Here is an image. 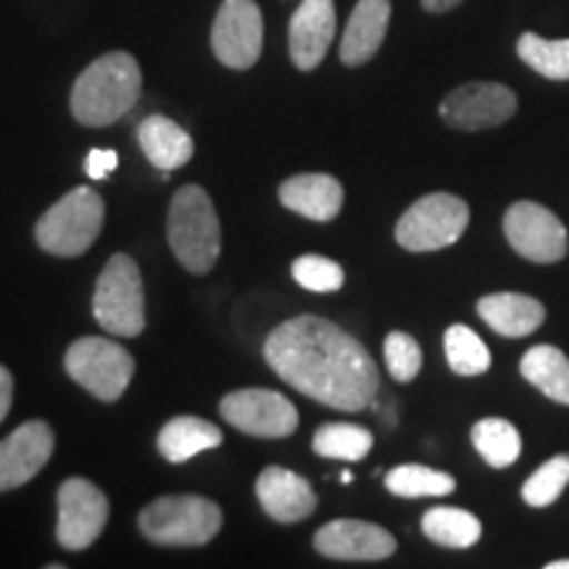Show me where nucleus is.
<instances>
[{"instance_id": "1", "label": "nucleus", "mask_w": 569, "mask_h": 569, "mask_svg": "<svg viewBox=\"0 0 569 569\" xmlns=\"http://www.w3.org/2000/svg\"><path fill=\"white\" fill-rule=\"evenodd\" d=\"M264 359L298 393L338 411L367 409L380 388V372L367 348L343 327L315 315L274 327Z\"/></svg>"}, {"instance_id": "2", "label": "nucleus", "mask_w": 569, "mask_h": 569, "mask_svg": "<svg viewBox=\"0 0 569 569\" xmlns=\"http://www.w3.org/2000/svg\"><path fill=\"white\" fill-rule=\"evenodd\" d=\"M142 71L132 53L111 51L90 63L71 88V113L84 127H109L140 101Z\"/></svg>"}, {"instance_id": "3", "label": "nucleus", "mask_w": 569, "mask_h": 569, "mask_svg": "<svg viewBox=\"0 0 569 569\" xmlns=\"http://www.w3.org/2000/svg\"><path fill=\"white\" fill-rule=\"evenodd\" d=\"M169 246L177 261L193 274H209L222 251V227L209 193L198 184H184L169 206Z\"/></svg>"}, {"instance_id": "4", "label": "nucleus", "mask_w": 569, "mask_h": 569, "mask_svg": "<svg viewBox=\"0 0 569 569\" xmlns=\"http://www.w3.org/2000/svg\"><path fill=\"white\" fill-rule=\"evenodd\" d=\"M222 509L203 496H161L140 511L138 525L151 543L193 549L222 530Z\"/></svg>"}, {"instance_id": "5", "label": "nucleus", "mask_w": 569, "mask_h": 569, "mask_svg": "<svg viewBox=\"0 0 569 569\" xmlns=\"http://www.w3.org/2000/svg\"><path fill=\"white\" fill-rule=\"evenodd\" d=\"M103 198L88 184H80L42 213L34 224V240L46 253L74 259L96 243L103 230Z\"/></svg>"}, {"instance_id": "6", "label": "nucleus", "mask_w": 569, "mask_h": 569, "mask_svg": "<svg viewBox=\"0 0 569 569\" xmlns=\"http://www.w3.org/2000/svg\"><path fill=\"white\" fill-rule=\"evenodd\" d=\"M92 315L111 336L138 338L146 330V293L132 256L117 253L103 267L92 296Z\"/></svg>"}, {"instance_id": "7", "label": "nucleus", "mask_w": 569, "mask_h": 569, "mask_svg": "<svg viewBox=\"0 0 569 569\" xmlns=\"http://www.w3.org/2000/svg\"><path fill=\"white\" fill-rule=\"evenodd\" d=\"M63 367L77 386H82L98 401L113 403L124 396L134 375L132 353L113 340L80 338L69 346Z\"/></svg>"}, {"instance_id": "8", "label": "nucleus", "mask_w": 569, "mask_h": 569, "mask_svg": "<svg viewBox=\"0 0 569 569\" xmlns=\"http://www.w3.org/2000/svg\"><path fill=\"white\" fill-rule=\"evenodd\" d=\"M469 224V206L459 196L430 193L403 211L396 224L398 246L415 253L453 246Z\"/></svg>"}, {"instance_id": "9", "label": "nucleus", "mask_w": 569, "mask_h": 569, "mask_svg": "<svg viewBox=\"0 0 569 569\" xmlns=\"http://www.w3.org/2000/svg\"><path fill=\"white\" fill-rule=\"evenodd\" d=\"M264 19L256 0H224L211 27V51L227 69L246 71L261 59Z\"/></svg>"}, {"instance_id": "10", "label": "nucleus", "mask_w": 569, "mask_h": 569, "mask_svg": "<svg viewBox=\"0 0 569 569\" xmlns=\"http://www.w3.org/2000/svg\"><path fill=\"white\" fill-rule=\"evenodd\" d=\"M503 234L522 259L536 264H557L569 251L567 227L546 206L517 201L503 213Z\"/></svg>"}, {"instance_id": "11", "label": "nucleus", "mask_w": 569, "mask_h": 569, "mask_svg": "<svg viewBox=\"0 0 569 569\" xmlns=\"http://www.w3.org/2000/svg\"><path fill=\"white\" fill-rule=\"evenodd\" d=\"M219 411L234 430L253 438H288L298 427L293 401L269 388L232 390L222 398Z\"/></svg>"}, {"instance_id": "12", "label": "nucleus", "mask_w": 569, "mask_h": 569, "mask_svg": "<svg viewBox=\"0 0 569 569\" xmlns=\"http://www.w3.org/2000/svg\"><path fill=\"white\" fill-rule=\"evenodd\" d=\"M109 498L84 478H69L59 488V528L56 538L67 551L88 549L109 522Z\"/></svg>"}, {"instance_id": "13", "label": "nucleus", "mask_w": 569, "mask_h": 569, "mask_svg": "<svg viewBox=\"0 0 569 569\" xmlns=\"http://www.w3.org/2000/svg\"><path fill=\"white\" fill-rule=\"evenodd\" d=\"M517 113V96L507 84L467 82L440 103V119L461 132H480L509 122Z\"/></svg>"}, {"instance_id": "14", "label": "nucleus", "mask_w": 569, "mask_h": 569, "mask_svg": "<svg viewBox=\"0 0 569 569\" xmlns=\"http://www.w3.org/2000/svg\"><path fill=\"white\" fill-rule=\"evenodd\" d=\"M53 427L42 419H30L0 440V493L30 482L53 457Z\"/></svg>"}, {"instance_id": "15", "label": "nucleus", "mask_w": 569, "mask_h": 569, "mask_svg": "<svg viewBox=\"0 0 569 569\" xmlns=\"http://www.w3.org/2000/svg\"><path fill=\"white\" fill-rule=\"evenodd\" d=\"M315 549L327 559L380 561L393 557L398 543L386 528L365 519H336L317 530Z\"/></svg>"}, {"instance_id": "16", "label": "nucleus", "mask_w": 569, "mask_h": 569, "mask_svg": "<svg viewBox=\"0 0 569 569\" xmlns=\"http://www.w3.org/2000/svg\"><path fill=\"white\" fill-rule=\"evenodd\" d=\"M336 0H301L288 30L290 59L296 69L315 71L336 38Z\"/></svg>"}, {"instance_id": "17", "label": "nucleus", "mask_w": 569, "mask_h": 569, "mask_svg": "<svg viewBox=\"0 0 569 569\" xmlns=\"http://www.w3.org/2000/svg\"><path fill=\"white\" fill-rule=\"evenodd\" d=\"M256 496L261 509L282 525L301 522L317 509V496L309 480L284 467H267L256 480Z\"/></svg>"}, {"instance_id": "18", "label": "nucleus", "mask_w": 569, "mask_h": 569, "mask_svg": "<svg viewBox=\"0 0 569 569\" xmlns=\"http://www.w3.org/2000/svg\"><path fill=\"white\" fill-rule=\"evenodd\" d=\"M390 0H359L348 19L343 42H340V61L346 67H365L380 51L390 24Z\"/></svg>"}, {"instance_id": "19", "label": "nucleus", "mask_w": 569, "mask_h": 569, "mask_svg": "<svg viewBox=\"0 0 569 569\" xmlns=\"http://www.w3.org/2000/svg\"><path fill=\"white\" fill-rule=\"evenodd\" d=\"M280 201L311 222H332L343 209V184L332 174H296L280 184Z\"/></svg>"}, {"instance_id": "20", "label": "nucleus", "mask_w": 569, "mask_h": 569, "mask_svg": "<svg viewBox=\"0 0 569 569\" xmlns=\"http://www.w3.org/2000/svg\"><path fill=\"white\" fill-rule=\"evenodd\" d=\"M478 315L498 336L525 338L546 322V306L525 293H490L478 301Z\"/></svg>"}, {"instance_id": "21", "label": "nucleus", "mask_w": 569, "mask_h": 569, "mask_svg": "<svg viewBox=\"0 0 569 569\" xmlns=\"http://www.w3.org/2000/svg\"><path fill=\"white\" fill-rule=\"evenodd\" d=\"M138 140L148 161L161 172H174V169L184 167L193 159L196 151L193 138L169 117H161V113H153L146 122H140Z\"/></svg>"}, {"instance_id": "22", "label": "nucleus", "mask_w": 569, "mask_h": 569, "mask_svg": "<svg viewBox=\"0 0 569 569\" xmlns=\"http://www.w3.org/2000/svg\"><path fill=\"white\" fill-rule=\"evenodd\" d=\"M222 430L217 425H211L209 419L174 417L161 427L159 451L172 465H182V461L193 459L198 453L222 446Z\"/></svg>"}, {"instance_id": "23", "label": "nucleus", "mask_w": 569, "mask_h": 569, "mask_svg": "<svg viewBox=\"0 0 569 569\" xmlns=\"http://www.w3.org/2000/svg\"><path fill=\"white\" fill-rule=\"evenodd\" d=\"M519 372L551 401L569 407V359L557 346H532L519 361Z\"/></svg>"}, {"instance_id": "24", "label": "nucleus", "mask_w": 569, "mask_h": 569, "mask_svg": "<svg viewBox=\"0 0 569 569\" xmlns=\"http://www.w3.org/2000/svg\"><path fill=\"white\" fill-rule=\"evenodd\" d=\"M422 532L432 543L446 549H469L482 536V525L475 515L457 507H436L422 517Z\"/></svg>"}, {"instance_id": "25", "label": "nucleus", "mask_w": 569, "mask_h": 569, "mask_svg": "<svg viewBox=\"0 0 569 569\" xmlns=\"http://www.w3.org/2000/svg\"><path fill=\"white\" fill-rule=\"evenodd\" d=\"M472 443L493 469H507L522 453V438L509 419L488 417L472 427Z\"/></svg>"}, {"instance_id": "26", "label": "nucleus", "mask_w": 569, "mask_h": 569, "mask_svg": "<svg viewBox=\"0 0 569 569\" xmlns=\"http://www.w3.org/2000/svg\"><path fill=\"white\" fill-rule=\"evenodd\" d=\"M375 438L367 427L351 422H330L322 425L315 432L311 448L325 459H343V461H361L372 451Z\"/></svg>"}, {"instance_id": "27", "label": "nucleus", "mask_w": 569, "mask_h": 569, "mask_svg": "<svg viewBox=\"0 0 569 569\" xmlns=\"http://www.w3.org/2000/svg\"><path fill=\"white\" fill-rule=\"evenodd\" d=\"M517 56L546 80H569V40H546L536 32H525L517 40Z\"/></svg>"}, {"instance_id": "28", "label": "nucleus", "mask_w": 569, "mask_h": 569, "mask_svg": "<svg viewBox=\"0 0 569 569\" xmlns=\"http://www.w3.org/2000/svg\"><path fill=\"white\" fill-rule=\"evenodd\" d=\"M386 488L401 498L448 496L457 490V480L440 469L422 465H401L386 475Z\"/></svg>"}, {"instance_id": "29", "label": "nucleus", "mask_w": 569, "mask_h": 569, "mask_svg": "<svg viewBox=\"0 0 569 569\" xmlns=\"http://www.w3.org/2000/svg\"><path fill=\"white\" fill-rule=\"evenodd\" d=\"M443 346H446L448 367H451L457 375L475 377V375H486L490 369L488 346L482 343V338L472 330V327L451 325L446 330Z\"/></svg>"}, {"instance_id": "30", "label": "nucleus", "mask_w": 569, "mask_h": 569, "mask_svg": "<svg viewBox=\"0 0 569 569\" xmlns=\"http://www.w3.org/2000/svg\"><path fill=\"white\" fill-rule=\"evenodd\" d=\"M569 486V453H557L525 480L522 498L532 509H546Z\"/></svg>"}, {"instance_id": "31", "label": "nucleus", "mask_w": 569, "mask_h": 569, "mask_svg": "<svg viewBox=\"0 0 569 569\" xmlns=\"http://www.w3.org/2000/svg\"><path fill=\"white\" fill-rule=\"evenodd\" d=\"M293 280L306 290H315V293H336V290L343 288L346 272L338 261L327 259V256H301V259L293 261Z\"/></svg>"}, {"instance_id": "32", "label": "nucleus", "mask_w": 569, "mask_h": 569, "mask_svg": "<svg viewBox=\"0 0 569 569\" xmlns=\"http://www.w3.org/2000/svg\"><path fill=\"white\" fill-rule=\"evenodd\" d=\"M386 365L396 382H411L422 369V348L409 332H390L386 338Z\"/></svg>"}, {"instance_id": "33", "label": "nucleus", "mask_w": 569, "mask_h": 569, "mask_svg": "<svg viewBox=\"0 0 569 569\" xmlns=\"http://www.w3.org/2000/svg\"><path fill=\"white\" fill-rule=\"evenodd\" d=\"M119 156L113 151H101V148H92L88 153V161H84V172H88L90 180H106L113 169H117Z\"/></svg>"}, {"instance_id": "34", "label": "nucleus", "mask_w": 569, "mask_h": 569, "mask_svg": "<svg viewBox=\"0 0 569 569\" xmlns=\"http://www.w3.org/2000/svg\"><path fill=\"white\" fill-rule=\"evenodd\" d=\"M13 403V377L9 369L0 365V422L9 417Z\"/></svg>"}, {"instance_id": "35", "label": "nucleus", "mask_w": 569, "mask_h": 569, "mask_svg": "<svg viewBox=\"0 0 569 569\" xmlns=\"http://www.w3.org/2000/svg\"><path fill=\"white\" fill-rule=\"evenodd\" d=\"M461 0H422V9L427 13H446L451 9H457Z\"/></svg>"}, {"instance_id": "36", "label": "nucleus", "mask_w": 569, "mask_h": 569, "mask_svg": "<svg viewBox=\"0 0 569 569\" xmlns=\"http://www.w3.org/2000/svg\"><path fill=\"white\" fill-rule=\"evenodd\" d=\"M546 569H569V559H559V561H551V565H546Z\"/></svg>"}, {"instance_id": "37", "label": "nucleus", "mask_w": 569, "mask_h": 569, "mask_svg": "<svg viewBox=\"0 0 569 569\" xmlns=\"http://www.w3.org/2000/svg\"><path fill=\"white\" fill-rule=\"evenodd\" d=\"M340 480H343V482H351V480H353V475H351V472H343V475H340Z\"/></svg>"}]
</instances>
